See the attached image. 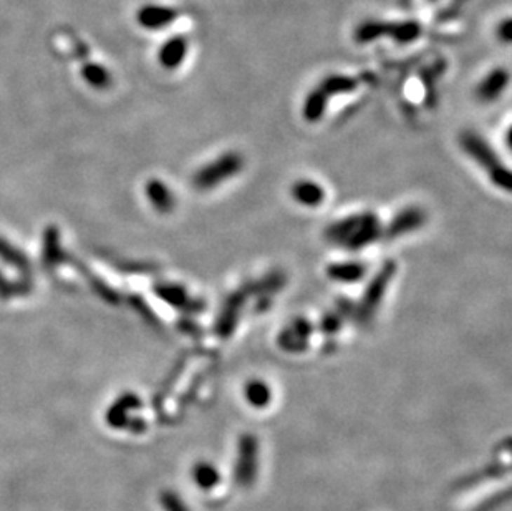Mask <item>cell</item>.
<instances>
[{
    "mask_svg": "<svg viewBox=\"0 0 512 511\" xmlns=\"http://www.w3.org/2000/svg\"><path fill=\"white\" fill-rule=\"evenodd\" d=\"M328 243L346 251H360L377 243L383 236L380 218L372 211L350 214L337 219L323 231Z\"/></svg>",
    "mask_w": 512,
    "mask_h": 511,
    "instance_id": "6da1fadb",
    "label": "cell"
},
{
    "mask_svg": "<svg viewBox=\"0 0 512 511\" xmlns=\"http://www.w3.org/2000/svg\"><path fill=\"white\" fill-rule=\"evenodd\" d=\"M459 143L463 146V152L468 154L471 159H474L479 166L489 175L497 188L502 191H511V171L509 168L502 163V159L497 157L491 145L483 138L476 131H464L459 136Z\"/></svg>",
    "mask_w": 512,
    "mask_h": 511,
    "instance_id": "7a4b0ae2",
    "label": "cell"
},
{
    "mask_svg": "<svg viewBox=\"0 0 512 511\" xmlns=\"http://www.w3.org/2000/svg\"><path fill=\"white\" fill-rule=\"evenodd\" d=\"M422 35V25L416 20L405 22H383L367 20L360 24L355 30V40L358 44L375 42L382 36H391L400 44H411Z\"/></svg>",
    "mask_w": 512,
    "mask_h": 511,
    "instance_id": "3957f363",
    "label": "cell"
},
{
    "mask_svg": "<svg viewBox=\"0 0 512 511\" xmlns=\"http://www.w3.org/2000/svg\"><path fill=\"white\" fill-rule=\"evenodd\" d=\"M244 168V158L237 152H226L213 161L201 166L193 176V185L198 190H213L222 182L232 180Z\"/></svg>",
    "mask_w": 512,
    "mask_h": 511,
    "instance_id": "277c9868",
    "label": "cell"
},
{
    "mask_svg": "<svg viewBox=\"0 0 512 511\" xmlns=\"http://www.w3.org/2000/svg\"><path fill=\"white\" fill-rule=\"evenodd\" d=\"M396 274V263L395 261H386L380 267L372 281L368 282L367 289L363 292V298L360 299L358 305H356L355 314L356 317L360 319V322H370L375 317V314L378 312V307L385 299L386 289L390 286V282Z\"/></svg>",
    "mask_w": 512,
    "mask_h": 511,
    "instance_id": "5b68a950",
    "label": "cell"
},
{
    "mask_svg": "<svg viewBox=\"0 0 512 511\" xmlns=\"http://www.w3.org/2000/svg\"><path fill=\"white\" fill-rule=\"evenodd\" d=\"M237 453L239 455H237L236 480L241 486H250L255 480V474H257V438L252 433H244L239 438Z\"/></svg>",
    "mask_w": 512,
    "mask_h": 511,
    "instance_id": "8992f818",
    "label": "cell"
},
{
    "mask_svg": "<svg viewBox=\"0 0 512 511\" xmlns=\"http://www.w3.org/2000/svg\"><path fill=\"white\" fill-rule=\"evenodd\" d=\"M428 221V213L419 206H406L400 209L386 227H383V236L386 239H398L408 236L411 232L422 230Z\"/></svg>",
    "mask_w": 512,
    "mask_h": 511,
    "instance_id": "52a82bcc",
    "label": "cell"
},
{
    "mask_svg": "<svg viewBox=\"0 0 512 511\" xmlns=\"http://www.w3.org/2000/svg\"><path fill=\"white\" fill-rule=\"evenodd\" d=\"M249 298V286L241 287L239 291L232 292L229 298L224 303L221 312L216 319V332L219 337L227 339L232 332L236 331L237 321H239L242 307H244L245 300Z\"/></svg>",
    "mask_w": 512,
    "mask_h": 511,
    "instance_id": "ba28073f",
    "label": "cell"
},
{
    "mask_svg": "<svg viewBox=\"0 0 512 511\" xmlns=\"http://www.w3.org/2000/svg\"><path fill=\"white\" fill-rule=\"evenodd\" d=\"M314 332L312 322L307 319H294L289 326H285L278 334L277 344L282 350L290 354H299L307 350L310 336Z\"/></svg>",
    "mask_w": 512,
    "mask_h": 511,
    "instance_id": "9c48e42d",
    "label": "cell"
},
{
    "mask_svg": "<svg viewBox=\"0 0 512 511\" xmlns=\"http://www.w3.org/2000/svg\"><path fill=\"white\" fill-rule=\"evenodd\" d=\"M507 86H509V72L506 68H494L478 85L476 97L483 103H492L501 98Z\"/></svg>",
    "mask_w": 512,
    "mask_h": 511,
    "instance_id": "30bf717a",
    "label": "cell"
},
{
    "mask_svg": "<svg viewBox=\"0 0 512 511\" xmlns=\"http://www.w3.org/2000/svg\"><path fill=\"white\" fill-rule=\"evenodd\" d=\"M290 196L297 204L304 208L322 206L327 198L325 190L320 182L314 180H297L290 188Z\"/></svg>",
    "mask_w": 512,
    "mask_h": 511,
    "instance_id": "8fae6325",
    "label": "cell"
},
{
    "mask_svg": "<svg viewBox=\"0 0 512 511\" xmlns=\"http://www.w3.org/2000/svg\"><path fill=\"white\" fill-rule=\"evenodd\" d=\"M368 266L362 261H338L328 264L327 277L338 284H356L367 276Z\"/></svg>",
    "mask_w": 512,
    "mask_h": 511,
    "instance_id": "7c38bea8",
    "label": "cell"
},
{
    "mask_svg": "<svg viewBox=\"0 0 512 511\" xmlns=\"http://www.w3.org/2000/svg\"><path fill=\"white\" fill-rule=\"evenodd\" d=\"M146 194H148L151 204L161 213L173 211V208L176 206V198L173 191L159 180H151L146 185Z\"/></svg>",
    "mask_w": 512,
    "mask_h": 511,
    "instance_id": "4fadbf2b",
    "label": "cell"
},
{
    "mask_svg": "<svg viewBox=\"0 0 512 511\" xmlns=\"http://www.w3.org/2000/svg\"><path fill=\"white\" fill-rule=\"evenodd\" d=\"M244 399L250 407L265 409L272 401V390L262 378H252L244 385Z\"/></svg>",
    "mask_w": 512,
    "mask_h": 511,
    "instance_id": "5bb4252c",
    "label": "cell"
},
{
    "mask_svg": "<svg viewBox=\"0 0 512 511\" xmlns=\"http://www.w3.org/2000/svg\"><path fill=\"white\" fill-rule=\"evenodd\" d=\"M159 296L164 300H168L169 304L176 305V307H189L187 310H191V312H201L204 307L201 300L189 299V294H187L184 287L180 286H164L159 289Z\"/></svg>",
    "mask_w": 512,
    "mask_h": 511,
    "instance_id": "9a60e30c",
    "label": "cell"
},
{
    "mask_svg": "<svg viewBox=\"0 0 512 511\" xmlns=\"http://www.w3.org/2000/svg\"><path fill=\"white\" fill-rule=\"evenodd\" d=\"M187 52V42L182 36H175L159 52V60L166 68H176L184 62Z\"/></svg>",
    "mask_w": 512,
    "mask_h": 511,
    "instance_id": "2e32d148",
    "label": "cell"
},
{
    "mask_svg": "<svg viewBox=\"0 0 512 511\" xmlns=\"http://www.w3.org/2000/svg\"><path fill=\"white\" fill-rule=\"evenodd\" d=\"M356 86H358V81L351 79V77L333 73V75H328L322 80L318 88L327 95V98H330L333 95L350 93V91H353L356 88Z\"/></svg>",
    "mask_w": 512,
    "mask_h": 511,
    "instance_id": "e0dca14e",
    "label": "cell"
},
{
    "mask_svg": "<svg viewBox=\"0 0 512 511\" xmlns=\"http://www.w3.org/2000/svg\"><path fill=\"white\" fill-rule=\"evenodd\" d=\"M327 102H328L327 95L323 93L322 90L320 88L312 90L307 95V98H305L304 108H302V115H304L305 120L310 123L318 121L320 118L323 117V113H325Z\"/></svg>",
    "mask_w": 512,
    "mask_h": 511,
    "instance_id": "ac0fdd59",
    "label": "cell"
},
{
    "mask_svg": "<svg viewBox=\"0 0 512 511\" xmlns=\"http://www.w3.org/2000/svg\"><path fill=\"white\" fill-rule=\"evenodd\" d=\"M176 18V12L166 7H146L140 13V22L148 29H159L169 25Z\"/></svg>",
    "mask_w": 512,
    "mask_h": 511,
    "instance_id": "d6986e66",
    "label": "cell"
},
{
    "mask_svg": "<svg viewBox=\"0 0 512 511\" xmlns=\"http://www.w3.org/2000/svg\"><path fill=\"white\" fill-rule=\"evenodd\" d=\"M219 472L216 467L208 462H199L193 467V480L203 490H211L219 483Z\"/></svg>",
    "mask_w": 512,
    "mask_h": 511,
    "instance_id": "ffe728a7",
    "label": "cell"
},
{
    "mask_svg": "<svg viewBox=\"0 0 512 511\" xmlns=\"http://www.w3.org/2000/svg\"><path fill=\"white\" fill-rule=\"evenodd\" d=\"M133 407H138V399L133 395H126L125 399H121L116 405H113L108 412V422L112 423L113 427H123L125 425V410H130Z\"/></svg>",
    "mask_w": 512,
    "mask_h": 511,
    "instance_id": "44dd1931",
    "label": "cell"
},
{
    "mask_svg": "<svg viewBox=\"0 0 512 511\" xmlns=\"http://www.w3.org/2000/svg\"><path fill=\"white\" fill-rule=\"evenodd\" d=\"M342 326H344V316H342L338 310L337 312L323 314V317L320 319L318 322V328L327 336L337 334V332L342 328Z\"/></svg>",
    "mask_w": 512,
    "mask_h": 511,
    "instance_id": "7402d4cb",
    "label": "cell"
},
{
    "mask_svg": "<svg viewBox=\"0 0 512 511\" xmlns=\"http://www.w3.org/2000/svg\"><path fill=\"white\" fill-rule=\"evenodd\" d=\"M159 503H161L163 511H189L187 505L182 501V498L176 491L164 490L159 496Z\"/></svg>",
    "mask_w": 512,
    "mask_h": 511,
    "instance_id": "603a6c76",
    "label": "cell"
}]
</instances>
